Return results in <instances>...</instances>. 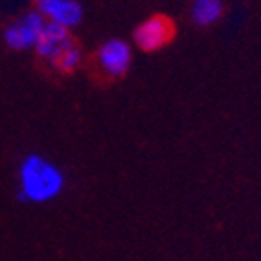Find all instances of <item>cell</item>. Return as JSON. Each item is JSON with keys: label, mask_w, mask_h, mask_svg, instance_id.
<instances>
[{"label": "cell", "mask_w": 261, "mask_h": 261, "mask_svg": "<svg viewBox=\"0 0 261 261\" xmlns=\"http://www.w3.org/2000/svg\"><path fill=\"white\" fill-rule=\"evenodd\" d=\"M225 4L223 0H194L192 2V20L199 28H208L221 18Z\"/></svg>", "instance_id": "obj_7"}, {"label": "cell", "mask_w": 261, "mask_h": 261, "mask_svg": "<svg viewBox=\"0 0 261 261\" xmlns=\"http://www.w3.org/2000/svg\"><path fill=\"white\" fill-rule=\"evenodd\" d=\"M46 26V18L39 11H30V13L22 15L15 22H11L4 30V42L11 49H30L35 48L37 40Z\"/></svg>", "instance_id": "obj_3"}, {"label": "cell", "mask_w": 261, "mask_h": 261, "mask_svg": "<svg viewBox=\"0 0 261 261\" xmlns=\"http://www.w3.org/2000/svg\"><path fill=\"white\" fill-rule=\"evenodd\" d=\"M175 35L174 20L166 15H153L141 22L134 31V40L143 51H157L165 48Z\"/></svg>", "instance_id": "obj_2"}, {"label": "cell", "mask_w": 261, "mask_h": 261, "mask_svg": "<svg viewBox=\"0 0 261 261\" xmlns=\"http://www.w3.org/2000/svg\"><path fill=\"white\" fill-rule=\"evenodd\" d=\"M81 62V49L77 48V44L73 40L66 44L61 51L57 53V57L51 61V64L62 73H71Z\"/></svg>", "instance_id": "obj_8"}, {"label": "cell", "mask_w": 261, "mask_h": 261, "mask_svg": "<svg viewBox=\"0 0 261 261\" xmlns=\"http://www.w3.org/2000/svg\"><path fill=\"white\" fill-rule=\"evenodd\" d=\"M99 62L112 77H122L132 66V48L124 40H106L99 49Z\"/></svg>", "instance_id": "obj_5"}, {"label": "cell", "mask_w": 261, "mask_h": 261, "mask_svg": "<svg viewBox=\"0 0 261 261\" xmlns=\"http://www.w3.org/2000/svg\"><path fill=\"white\" fill-rule=\"evenodd\" d=\"M37 11L48 22H55L61 26H79L83 20V6L77 0H37Z\"/></svg>", "instance_id": "obj_4"}, {"label": "cell", "mask_w": 261, "mask_h": 261, "mask_svg": "<svg viewBox=\"0 0 261 261\" xmlns=\"http://www.w3.org/2000/svg\"><path fill=\"white\" fill-rule=\"evenodd\" d=\"M18 199L48 203L64 188V174L40 155H28L18 168Z\"/></svg>", "instance_id": "obj_1"}, {"label": "cell", "mask_w": 261, "mask_h": 261, "mask_svg": "<svg viewBox=\"0 0 261 261\" xmlns=\"http://www.w3.org/2000/svg\"><path fill=\"white\" fill-rule=\"evenodd\" d=\"M70 40L71 39H70V30H68V28L46 20V26H44L42 33H40L39 40H37V44H35V51L39 53V57H42V59L51 62L57 57V53L61 51Z\"/></svg>", "instance_id": "obj_6"}]
</instances>
